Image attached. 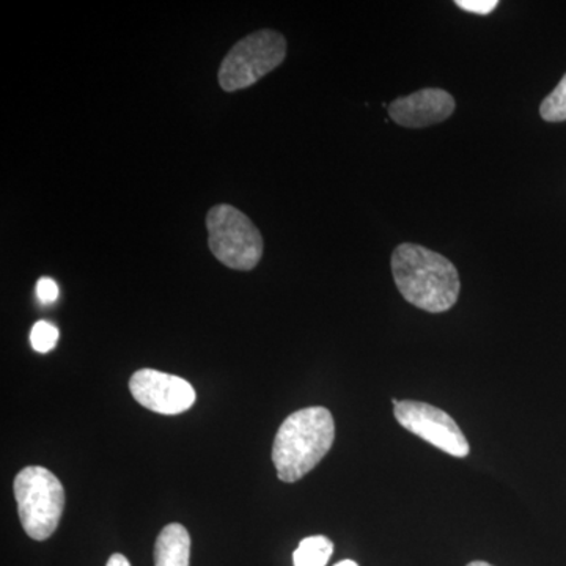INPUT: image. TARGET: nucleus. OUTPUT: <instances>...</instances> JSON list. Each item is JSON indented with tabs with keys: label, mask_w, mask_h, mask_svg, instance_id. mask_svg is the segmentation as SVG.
I'll use <instances>...</instances> for the list:
<instances>
[{
	"label": "nucleus",
	"mask_w": 566,
	"mask_h": 566,
	"mask_svg": "<svg viewBox=\"0 0 566 566\" xmlns=\"http://www.w3.org/2000/svg\"><path fill=\"white\" fill-rule=\"evenodd\" d=\"M334 543L323 535L307 536L293 554L294 566H326L333 557Z\"/></svg>",
	"instance_id": "nucleus-10"
},
{
	"label": "nucleus",
	"mask_w": 566,
	"mask_h": 566,
	"mask_svg": "<svg viewBox=\"0 0 566 566\" xmlns=\"http://www.w3.org/2000/svg\"><path fill=\"white\" fill-rule=\"evenodd\" d=\"M106 566H132V564H129L128 558L123 556V554H112Z\"/></svg>",
	"instance_id": "nucleus-15"
},
{
	"label": "nucleus",
	"mask_w": 566,
	"mask_h": 566,
	"mask_svg": "<svg viewBox=\"0 0 566 566\" xmlns=\"http://www.w3.org/2000/svg\"><path fill=\"white\" fill-rule=\"evenodd\" d=\"M394 415L409 433L419 436L449 455L464 458L471 452L468 439L455 420L436 406L411 400L398 401Z\"/></svg>",
	"instance_id": "nucleus-6"
},
{
	"label": "nucleus",
	"mask_w": 566,
	"mask_h": 566,
	"mask_svg": "<svg viewBox=\"0 0 566 566\" xmlns=\"http://www.w3.org/2000/svg\"><path fill=\"white\" fill-rule=\"evenodd\" d=\"M334 441V417L326 408L314 406L286 417L273 446L279 479L285 483L303 479L327 455Z\"/></svg>",
	"instance_id": "nucleus-2"
},
{
	"label": "nucleus",
	"mask_w": 566,
	"mask_h": 566,
	"mask_svg": "<svg viewBox=\"0 0 566 566\" xmlns=\"http://www.w3.org/2000/svg\"><path fill=\"white\" fill-rule=\"evenodd\" d=\"M207 229L212 255L226 266L251 271L262 260V233L232 205L212 207L207 214Z\"/></svg>",
	"instance_id": "nucleus-4"
},
{
	"label": "nucleus",
	"mask_w": 566,
	"mask_h": 566,
	"mask_svg": "<svg viewBox=\"0 0 566 566\" xmlns=\"http://www.w3.org/2000/svg\"><path fill=\"white\" fill-rule=\"evenodd\" d=\"M395 285L409 304L442 314L457 304L461 292L455 264L423 245H397L390 260Z\"/></svg>",
	"instance_id": "nucleus-1"
},
{
	"label": "nucleus",
	"mask_w": 566,
	"mask_h": 566,
	"mask_svg": "<svg viewBox=\"0 0 566 566\" xmlns=\"http://www.w3.org/2000/svg\"><path fill=\"white\" fill-rule=\"evenodd\" d=\"M455 6L469 13L486 17L497 9L499 2L497 0H457Z\"/></svg>",
	"instance_id": "nucleus-13"
},
{
	"label": "nucleus",
	"mask_w": 566,
	"mask_h": 566,
	"mask_svg": "<svg viewBox=\"0 0 566 566\" xmlns=\"http://www.w3.org/2000/svg\"><path fill=\"white\" fill-rule=\"evenodd\" d=\"M455 98L442 88H422L389 104L390 118L403 128L419 129L438 125L452 117Z\"/></svg>",
	"instance_id": "nucleus-8"
},
{
	"label": "nucleus",
	"mask_w": 566,
	"mask_h": 566,
	"mask_svg": "<svg viewBox=\"0 0 566 566\" xmlns=\"http://www.w3.org/2000/svg\"><path fill=\"white\" fill-rule=\"evenodd\" d=\"M129 390L137 403L164 416L188 411L196 403L197 397L191 382L151 368L137 370L129 381Z\"/></svg>",
	"instance_id": "nucleus-7"
},
{
	"label": "nucleus",
	"mask_w": 566,
	"mask_h": 566,
	"mask_svg": "<svg viewBox=\"0 0 566 566\" xmlns=\"http://www.w3.org/2000/svg\"><path fill=\"white\" fill-rule=\"evenodd\" d=\"M286 57V40L282 33L253 32L238 41L223 59L219 69V84L226 92L251 87L277 69Z\"/></svg>",
	"instance_id": "nucleus-5"
},
{
	"label": "nucleus",
	"mask_w": 566,
	"mask_h": 566,
	"mask_svg": "<svg viewBox=\"0 0 566 566\" xmlns=\"http://www.w3.org/2000/svg\"><path fill=\"white\" fill-rule=\"evenodd\" d=\"M59 342V329L50 322H39L31 331L32 348L36 353H50Z\"/></svg>",
	"instance_id": "nucleus-12"
},
{
	"label": "nucleus",
	"mask_w": 566,
	"mask_h": 566,
	"mask_svg": "<svg viewBox=\"0 0 566 566\" xmlns=\"http://www.w3.org/2000/svg\"><path fill=\"white\" fill-rule=\"evenodd\" d=\"M36 297L41 304L51 305L57 301L59 285L51 277H41L36 283Z\"/></svg>",
	"instance_id": "nucleus-14"
},
{
	"label": "nucleus",
	"mask_w": 566,
	"mask_h": 566,
	"mask_svg": "<svg viewBox=\"0 0 566 566\" xmlns=\"http://www.w3.org/2000/svg\"><path fill=\"white\" fill-rule=\"evenodd\" d=\"M191 536L181 524L163 528L155 545V566H189Z\"/></svg>",
	"instance_id": "nucleus-9"
},
{
	"label": "nucleus",
	"mask_w": 566,
	"mask_h": 566,
	"mask_svg": "<svg viewBox=\"0 0 566 566\" xmlns=\"http://www.w3.org/2000/svg\"><path fill=\"white\" fill-rule=\"evenodd\" d=\"M468 566H493V565L486 564V562L476 560V562H471V564H469Z\"/></svg>",
	"instance_id": "nucleus-17"
},
{
	"label": "nucleus",
	"mask_w": 566,
	"mask_h": 566,
	"mask_svg": "<svg viewBox=\"0 0 566 566\" xmlns=\"http://www.w3.org/2000/svg\"><path fill=\"white\" fill-rule=\"evenodd\" d=\"M539 115L545 122H566V74L558 82L557 87L543 99Z\"/></svg>",
	"instance_id": "nucleus-11"
},
{
	"label": "nucleus",
	"mask_w": 566,
	"mask_h": 566,
	"mask_svg": "<svg viewBox=\"0 0 566 566\" xmlns=\"http://www.w3.org/2000/svg\"><path fill=\"white\" fill-rule=\"evenodd\" d=\"M13 488L25 534L36 542L50 538L57 531L65 509L61 480L41 465H31L17 475Z\"/></svg>",
	"instance_id": "nucleus-3"
},
{
	"label": "nucleus",
	"mask_w": 566,
	"mask_h": 566,
	"mask_svg": "<svg viewBox=\"0 0 566 566\" xmlns=\"http://www.w3.org/2000/svg\"><path fill=\"white\" fill-rule=\"evenodd\" d=\"M334 566H359L356 564V562L354 560H342V562H338L337 565H334Z\"/></svg>",
	"instance_id": "nucleus-16"
}]
</instances>
